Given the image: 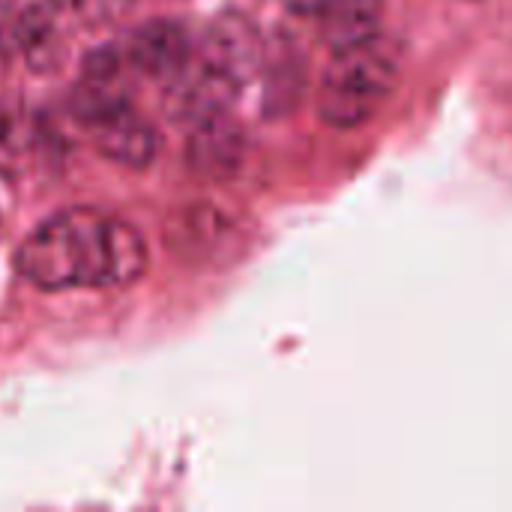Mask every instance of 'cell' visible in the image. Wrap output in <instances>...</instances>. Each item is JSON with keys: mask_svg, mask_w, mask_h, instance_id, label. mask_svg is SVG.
I'll list each match as a JSON object with an SVG mask.
<instances>
[{"mask_svg": "<svg viewBox=\"0 0 512 512\" xmlns=\"http://www.w3.org/2000/svg\"><path fill=\"white\" fill-rule=\"evenodd\" d=\"M15 267L42 291L126 288L144 276L147 246L129 222L90 207H69L24 237Z\"/></svg>", "mask_w": 512, "mask_h": 512, "instance_id": "cell-1", "label": "cell"}, {"mask_svg": "<svg viewBox=\"0 0 512 512\" xmlns=\"http://www.w3.org/2000/svg\"><path fill=\"white\" fill-rule=\"evenodd\" d=\"M399 66L402 54L387 36L336 51L318 90V117L336 129H354L372 120L393 93Z\"/></svg>", "mask_w": 512, "mask_h": 512, "instance_id": "cell-2", "label": "cell"}, {"mask_svg": "<svg viewBox=\"0 0 512 512\" xmlns=\"http://www.w3.org/2000/svg\"><path fill=\"white\" fill-rule=\"evenodd\" d=\"M246 156V138L228 111L204 117L189 126L186 165L204 180H228L240 171Z\"/></svg>", "mask_w": 512, "mask_h": 512, "instance_id": "cell-3", "label": "cell"}, {"mask_svg": "<svg viewBox=\"0 0 512 512\" xmlns=\"http://www.w3.org/2000/svg\"><path fill=\"white\" fill-rule=\"evenodd\" d=\"M261 57H264V45H261L258 27L246 15L228 12L210 24L198 60L225 72L243 87L258 72Z\"/></svg>", "mask_w": 512, "mask_h": 512, "instance_id": "cell-4", "label": "cell"}, {"mask_svg": "<svg viewBox=\"0 0 512 512\" xmlns=\"http://www.w3.org/2000/svg\"><path fill=\"white\" fill-rule=\"evenodd\" d=\"M189 36L183 24L168 18H153L141 24L126 48V60L135 72L153 81H174L192 60H189Z\"/></svg>", "mask_w": 512, "mask_h": 512, "instance_id": "cell-5", "label": "cell"}, {"mask_svg": "<svg viewBox=\"0 0 512 512\" xmlns=\"http://www.w3.org/2000/svg\"><path fill=\"white\" fill-rule=\"evenodd\" d=\"M126 81H123V66L120 54L114 48H99L90 51L78 78V87L72 93V108L84 126L108 117L117 108H126Z\"/></svg>", "mask_w": 512, "mask_h": 512, "instance_id": "cell-6", "label": "cell"}, {"mask_svg": "<svg viewBox=\"0 0 512 512\" xmlns=\"http://www.w3.org/2000/svg\"><path fill=\"white\" fill-rule=\"evenodd\" d=\"M96 150L123 165V168H147L156 156V132L147 120H141L129 105L111 111L108 117L87 126Z\"/></svg>", "mask_w": 512, "mask_h": 512, "instance_id": "cell-7", "label": "cell"}, {"mask_svg": "<svg viewBox=\"0 0 512 512\" xmlns=\"http://www.w3.org/2000/svg\"><path fill=\"white\" fill-rule=\"evenodd\" d=\"M381 6L384 0H333L321 12L324 36L333 45V51H342V48H351L378 36Z\"/></svg>", "mask_w": 512, "mask_h": 512, "instance_id": "cell-8", "label": "cell"}, {"mask_svg": "<svg viewBox=\"0 0 512 512\" xmlns=\"http://www.w3.org/2000/svg\"><path fill=\"white\" fill-rule=\"evenodd\" d=\"M18 42L36 69H51L57 63V30L48 15L36 12V6H30V12L18 21Z\"/></svg>", "mask_w": 512, "mask_h": 512, "instance_id": "cell-9", "label": "cell"}, {"mask_svg": "<svg viewBox=\"0 0 512 512\" xmlns=\"http://www.w3.org/2000/svg\"><path fill=\"white\" fill-rule=\"evenodd\" d=\"M177 231L183 234V243L180 246H189L195 252H213L210 246H219L228 237L231 222L219 210L192 207V210L183 213V222L177 225Z\"/></svg>", "mask_w": 512, "mask_h": 512, "instance_id": "cell-10", "label": "cell"}, {"mask_svg": "<svg viewBox=\"0 0 512 512\" xmlns=\"http://www.w3.org/2000/svg\"><path fill=\"white\" fill-rule=\"evenodd\" d=\"M333 0H285V6L291 9V12H297V15H318L321 18V12L330 6Z\"/></svg>", "mask_w": 512, "mask_h": 512, "instance_id": "cell-11", "label": "cell"}, {"mask_svg": "<svg viewBox=\"0 0 512 512\" xmlns=\"http://www.w3.org/2000/svg\"><path fill=\"white\" fill-rule=\"evenodd\" d=\"M48 3H51L54 9H78L84 0H48Z\"/></svg>", "mask_w": 512, "mask_h": 512, "instance_id": "cell-12", "label": "cell"}]
</instances>
